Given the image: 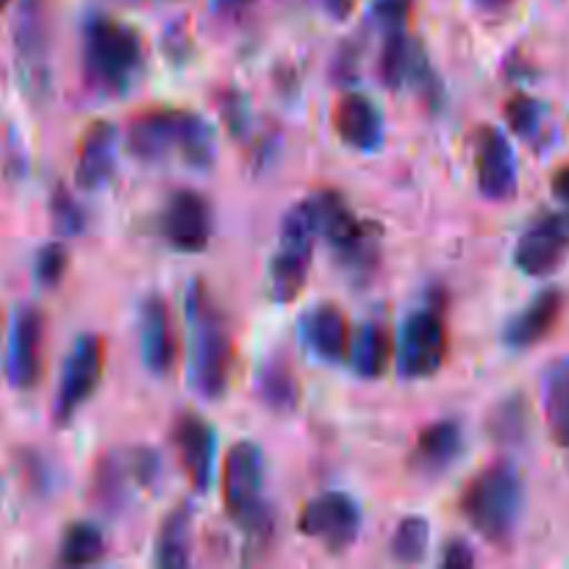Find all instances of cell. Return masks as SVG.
<instances>
[{"label": "cell", "mask_w": 569, "mask_h": 569, "mask_svg": "<svg viewBox=\"0 0 569 569\" xmlns=\"http://www.w3.org/2000/svg\"><path fill=\"white\" fill-rule=\"evenodd\" d=\"M442 565L450 569H470L476 565V553H472V548L467 542L453 539V542H448V548H445Z\"/></svg>", "instance_id": "cell-36"}, {"label": "cell", "mask_w": 569, "mask_h": 569, "mask_svg": "<svg viewBox=\"0 0 569 569\" xmlns=\"http://www.w3.org/2000/svg\"><path fill=\"white\" fill-rule=\"evenodd\" d=\"M9 3H11V0H0V11H3Z\"/></svg>", "instance_id": "cell-41"}, {"label": "cell", "mask_w": 569, "mask_h": 569, "mask_svg": "<svg viewBox=\"0 0 569 569\" xmlns=\"http://www.w3.org/2000/svg\"><path fill=\"white\" fill-rule=\"evenodd\" d=\"M569 253V214H545L526 228L515 248L517 270L531 278H548Z\"/></svg>", "instance_id": "cell-12"}, {"label": "cell", "mask_w": 569, "mask_h": 569, "mask_svg": "<svg viewBox=\"0 0 569 569\" xmlns=\"http://www.w3.org/2000/svg\"><path fill=\"white\" fill-rule=\"evenodd\" d=\"M189 326H192V361L189 383L203 400H220L226 395L233 365V339L220 309L209 298L203 283H192L187 298Z\"/></svg>", "instance_id": "cell-3"}, {"label": "cell", "mask_w": 569, "mask_h": 569, "mask_svg": "<svg viewBox=\"0 0 569 569\" xmlns=\"http://www.w3.org/2000/svg\"><path fill=\"white\" fill-rule=\"evenodd\" d=\"M161 237L181 253H200L211 242V203L200 192L178 189L167 198L159 217Z\"/></svg>", "instance_id": "cell-11"}, {"label": "cell", "mask_w": 569, "mask_h": 569, "mask_svg": "<svg viewBox=\"0 0 569 569\" xmlns=\"http://www.w3.org/2000/svg\"><path fill=\"white\" fill-rule=\"evenodd\" d=\"M461 448H465V437H461L459 422H433L417 437L415 450H411V467L422 476H439L459 459Z\"/></svg>", "instance_id": "cell-22"}, {"label": "cell", "mask_w": 569, "mask_h": 569, "mask_svg": "<svg viewBox=\"0 0 569 569\" xmlns=\"http://www.w3.org/2000/svg\"><path fill=\"white\" fill-rule=\"evenodd\" d=\"M448 353V333L437 311L420 309L411 311L400 326L398 345H395V365L398 372L409 381L431 378L445 365Z\"/></svg>", "instance_id": "cell-8"}, {"label": "cell", "mask_w": 569, "mask_h": 569, "mask_svg": "<svg viewBox=\"0 0 569 569\" xmlns=\"http://www.w3.org/2000/svg\"><path fill=\"white\" fill-rule=\"evenodd\" d=\"M128 478L137 483L131 467V453L100 456L92 476V498L103 511H120L128 495Z\"/></svg>", "instance_id": "cell-25"}, {"label": "cell", "mask_w": 569, "mask_h": 569, "mask_svg": "<svg viewBox=\"0 0 569 569\" xmlns=\"http://www.w3.org/2000/svg\"><path fill=\"white\" fill-rule=\"evenodd\" d=\"M311 214H315V228L322 239H328L333 250H337L339 261L348 267H370L376 259V228L370 222H361L359 217L350 211L342 194L322 192L315 200H309Z\"/></svg>", "instance_id": "cell-6"}, {"label": "cell", "mask_w": 569, "mask_h": 569, "mask_svg": "<svg viewBox=\"0 0 569 569\" xmlns=\"http://www.w3.org/2000/svg\"><path fill=\"white\" fill-rule=\"evenodd\" d=\"M506 120H509L511 131H517L520 137H533V133L542 128L545 106L539 100L528 98V94H515V98L506 103Z\"/></svg>", "instance_id": "cell-33"}, {"label": "cell", "mask_w": 569, "mask_h": 569, "mask_svg": "<svg viewBox=\"0 0 569 569\" xmlns=\"http://www.w3.org/2000/svg\"><path fill=\"white\" fill-rule=\"evenodd\" d=\"M117 142H120V137H117L114 122L98 120L87 128L81 148H78V187L100 189L111 181L117 167Z\"/></svg>", "instance_id": "cell-19"}, {"label": "cell", "mask_w": 569, "mask_h": 569, "mask_svg": "<svg viewBox=\"0 0 569 569\" xmlns=\"http://www.w3.org/2000/svg\"><path fill=\"white\" fill-rule=\"evenodd\" d=\"M261 483H264V453L253 442H239L228 450L222 467V500L226 511L239 528L261 520L267 506L261 503Z\"/></svg>", "instance_id": "cell-7"}, {"label": "cell", "mask_w": 569, "mask_h": 569, "mask_svg": "<svg viewBox=\"0 0 569 569\" xmlns=\"http://www.w3.org/2000/svg\"><path fill=\"white\" fill-rule=\"evenodd\" d=\"M128 150L144 164H159L172 153L192 170L214 164V131L209 120L181 109H150L128 122Z\"/></svg>", "instance_id": "cell-1"}, {"label": "cell", "mask_w": 569, "mask_h": 569, "mask_svg": "<svg viewBox=\"0 0 569 569\" xmlns=\"http://www.w3.org/2000/svg\"><path fill=\"white\" fill-rule=\"evenodd\" d=\"M381 78L389 89H403L426 81L428 61L422 56L420 42L409 39L403 31L389 33L381 53Z\"/></svg>", "instance_id": "cell-23"}, {"label": "cell", "mask_w": 569, "mask_h": 569, "mask_svg": "<svg viewBox=\"0 0 569 569\" xmlns=\"http://www.w3.org/2000/svg\"><path fill=\"white\" fill-rule=\"evenodd\" d=\"M315 3L320 6V9L326 11V14H331L333 20H345V17H348L350 11H353L356 0H315Z\"/></svg>", "instance_id": "cell-37"}, {"label": "cell", "mask_w": 569, "mask_h": 569, "mask_svg": "<svg viewBox=\"0 0 569 569\" xmlns=\"http://www.w3.org/2000/svg\"><path fill=\"white\" fill-rule=\"evenodd\" d=\"M256 392H259L261 403H264L267 409L278 411V415H289V411L298 409V378H295L292 367L283 359H272L261 367L259 381H256Z\"/></svg>", "instance_id": "cell-27"}, {"label": "cell", "mask_w": 569, "mask_h": 569, "mask_svg": "<svg viewBox=\"0 0 569 569\" xmlns=\"http://www.w3.org/2000/svg\"><path fill=\"white\" fill-rule=\"evenodd\" d=\"M300 531L317 539L328 550H342L356 542L361 531V509L350 495L326 492L309 500L300 511Z\"/></svg>", "instance_id": "cell-10"}, {"label": "cell", "mask_w": 569, "mask_h": 569, "mask_svg": "<svg viewBox=\"0 0 569 569\" xmlns=\"http://www.w3.org/2000/svg\"><path fill=\"white\" fill-rule=\"evenodd\" d=\"M14 44L26 78H31V83H48L50 17L44 0H20L14 20Z\"/></svg>", "instance_id": "cell-16"}, {"label": "cell", "mask_w": 569, "mask_h": 569, "mask_svg": "<svg viewBox=\"0 0 569 569\" xmlns=\"http://www.w3.org/2000/svg\"><path fill=\"white\" fill-rule=\"evenodd\" d=\"M476 181L487 200H509L517 192L515 148L495 126H481L476 133Z\"/></svg>", "instance_id": "cell-14"}, {"label": "cell", "mask_w": 569, "mask_h": 569, "mask_svg": "<svg viewBox=\"0 0 569 569\" xmlns=\"http://www.w3.org/2000/svg\"><path fill=\"white\" fill-rule=\"evenodd\" d=\"M67 264H70V253L61 242L44 244L37 253V264H33V272H37V281L42 283L44 289L59 287L61 278H64Z\"/></svg>", "instance_id": "cell-34"}, {"label": "cell", "mask_w": 569, "mask_h": 569, "mask_svg": "<svg viewBox=\"0 0 569 569\" xmlns=\"http://www.w3.org/2000/svg\"><path fill=\"white\" fill-rule=\"evenodd\" d=\"M561 311H565V295H561L559 289H545V292H539L520 315H515L506 322V345L517 350L533 348V345L542 342V339L559 326Z\"/></svg>", "instance_id": "cell-21"}, {"label": "cell", "mask_w": 569, "mask_h": 569, "mask_svg": "<svg viewBox=\"0 0 569 569\" xmlns=\"http://www.w3.org/2000/svg\"><path fill=\"white\" fill-rule=\"evenodd\" d=\"M348 359L361 378H378L395 359V337L383 322H367L356 339H350Z\"/></svg>", "instance_id": "cell-24"}, {"label": "cell", "mask_w": 569, "mask_h": 569, "mask_svg": "<svg viewBox=\"0 0 569 569\" xmlns=\"http://www.w3.org/2000/svg\"><path fill=\"white\" fill-rule=\"evenodd\" d=\"M522 478L511 461H495L461 492V515L492 545H509L522 517Z\"/></svg>", "instance_id": "cell-4"}, {"label": "cell", "mask_w": 569, "mask_h": 569, "mask_svg": "<svg viewBox=\"0 0 569 569\" xmlns=\"http://www.w3.org/2000/svg\"><path fill=\"white\" fill-rule=\"evenodd\" d=\"M139 348L150 376H167L176 365V331L170 309L161 298H148L139 311Z\"/></svg>", "instance_id": "cell-18"}, {"label": "cell", "mask_w": 569, "mask_h": 569, "mask_svg": "<svg viewBox=\"0 0 569 569\" xmlns=\"http://www.w3.org/2000/svg\"><path fill=\"white\" fill-rule=\"evenodd\" d=\"M300 331H303L306 345L317 359L331 361V365L348 359L350 322L337 306L320 303L306 311L303 320H300Z\"/></svg>", "instance_id": "cell-20"}, {"label": "cell", "mask_w": 569, "mask_h": 569, "mask_svg": "<svg viewBox=\"0 0 569 569\" xmlns=\"http://www.w3.org/2000/svg\"><path fill=\"white\" fill-rule=\"evenodd\" d=\"M172 445H176L178 465L187 472L189 483L198 492L209 489L211 476H214V453H217V433L203 417L181 415L172 426Z\"/></svg>", "instance_id": "cell-15"}, {"label": "cell", "mask_w": 569, "mask_h": 569, "mask_svg": "<svg viewBox=\"0 0 569 569\" xmlns=\"http://www.w3.org/2000/svg\"><path fill=\"white\" fill-rule=\"evenodd\" d=\"M103 365H106V345L98 333H83L76 339L70 356L64 361V372H61L59 392H56L53 403V417L59 426L76 417V411L92 398V392L98 389L100 378H103Z\"/></svg>", "instance_id": "cell-9"}, {"label": "cell", "mask_w": 569, "mask_h": 569, "mask_svg": "<svg viewBox=\"0 0 569 569\" xmlns=\"http://www.w3.org/2000/svg\"><path fill=\"white\" fill-rule=\"evenodd\" d=\"M315 214L309 200L292 206L281 222V244L270 261V292L278 303H292L306 287L315 253Z\"/></svg>", "instance_id": "cell-5"}, {"label": "cell", "mask_w": 569, "mask_h": 569, "mask_svg": "<svg viewBox=\"0 0 569 569\" xmlns=\"http://www.w3.org/2000/svg\"><path fill=\"white\" fill-rule=\"evenodd\" d=\"M489 433L500 445H520L528 433V406L526 400L517 398L503 400L498 409L489 415Z\"/></svg>", "instance_id": "cell-31"}, {"label": "cell", "mask_w": 569, "mask_h": 569, "mask_svg": "<svg viewBox=\"0 0 569 569\" xmlns=\"http://www.w3.org/2000/svg\"><path fill=\"white\" fill-rule=\"evenodd\" d=\"M481 11H500L511 3V0H472Z\"/></svg>", "instance_id": "cell-40"}, {"label": "cell", "mask_w": 569, "mask_h": 569, "mask_svg": "<svg viewBox=\"0 0 569 569\" xmlns=\"http://www.w3.org/2000/svg\"><path fill=\"white\" fill-rule=\"evenodd\" d=\"M333 131L348 148L372 153L383 142L381 109L367 94L348 92L333 106Z\"/></svg>", "instance_id": "cell-17"}, {"label": "cell", "mask_w": 569, "mask_h": 569, "mask_svg": "<svg viewBox=\"0 0 569 569\" xmlns=\"http://www.w3.org/2000/svg\"><path fill=\"white\" fill-rule=\"evenodd\" d=\"M106 537L92 522H72L61 537L59 559L67 567H87L103 559Z\"/></svg>", "instance_id": "cell-29"}, {"label": "cell", "mask_w": 569, "mask_h": 569, "mask_svg": "<svg viewBox=\"0 0 569 569\" xmlns=\"http://www.w3.org/2000/svg\"><path fill=\"white\" fill-rule=\"evenodd\" d=\"M189 522H192L189 506H181V509H176L167 517L159 531V539H156V567L183 569L189 565Z\"/></svg>", "instance_id": "cell-28"}, {"label": "cell", "mask_w": 569, "mask_h": 569, "mask_svg": "<svg viewBox=\"0 0 569 569\" xmlns=\"http://www.w3.org/2000/svg\"><path fill=\"white\" fill-rule=\"evenodd\" d=\"M44 353V317L33 306H22L14 315L6 350V378L14 389H33L42 378Z\"/></svg>", "instance_id": "cell-13"}, {"label": "cell", "mask_w": 569, "mask_h": 569, "mask_svg": "<svg viewBox=\"0 0 569 569\" xmlns=\"http://www.w3.org/2000/svg\"><path fill=\"white\" fill-rule=\"evenodd\" d=\"M50 220H53L56 233H61V237H78L87 228V214L64 187H56L53 194H50Z\"/></svg>", "instance_id": "cell-32"}, {"label": "cell", "mask_w": 569, "mask_h": 569, "mask_svg": "<svg viewBox=\"0 0 569 569\" xmlns=\"http://www.w3.org/2000/svg\"><path fill=\"white\" fill-rule=\"evenodd\" d=\"M411 3H415V0H376L370 14L387 33L403 31L406 20H409Z\"/></svg>", "instance_id": "cell-35"}, {"label": "cell", "mask_w": 569, "mask_h": 569, "mask_svg": "<svg viewBox=\"0 0 569 569\" xmlns=\"http://www.w3.org/2000/svg\"><path fill=\"white\" fill-rule=\"evenodd\" d=\"M256 0H211V6H214L217 11H222V14H231V11H242L248 9V6H253Z\"/></svg>", "instance_id": "cell-39"}, {"label": "cell", "mask_w": 569, "mask_h": 569, "mask_svg": "<svg viewBox=\"0 0 569 569\" xmlns=\"http://www.w3.org/2000/svg\"><path fill=\"white\" fill-rule=\"evenodd\" d=\"M545 420L553 442L569 450V359L553 361L545 372Z\"/></svg>", "instance_id": "cell-26"}, {"label": "cell", "mask_w": 569, "mask_h": 569, "mask_svg": "<svg viewBox=\"0 0 569 569\" xmlns=\"http://www.w3.org/2000/svg\"><path fill=\"white\" fill-rule=\"evenodd\" d=\"M553 194L569 209V164L553 176Z\"/></svg>", "instance_id": "cell-38"}, {"label": "cell", "mask_w": 569, "mask_h": 569, "mask_svg": "<svg viewBox=\"0 0 569 569\" xmlns=\"http://www.w3.org/2000/svg\"><path fill=\"white\" fill-rule=\"evenodd\" d=\"M428 542H431V526H428L426 517H406L395 528L389 550L400 565H417V561L426 559Z\"/></svg>", "instance_id": "cell-30"}, {"label": "cell", "mask_w": 569, "mask_h": 569, "mask_svg": "<svg viewBox=\"0 0 569 569\" xmlns=\"http://www.w3.org/2000/svg\"><path fill=\"white\" fill-rule=\"evenodd\" d=\"M142 64V39L131 26L106 14L89 17L83 26V72L89 87L103 94L128 92Z\"/></svg>", "instance_id": "cell-2"}]
</instances>
